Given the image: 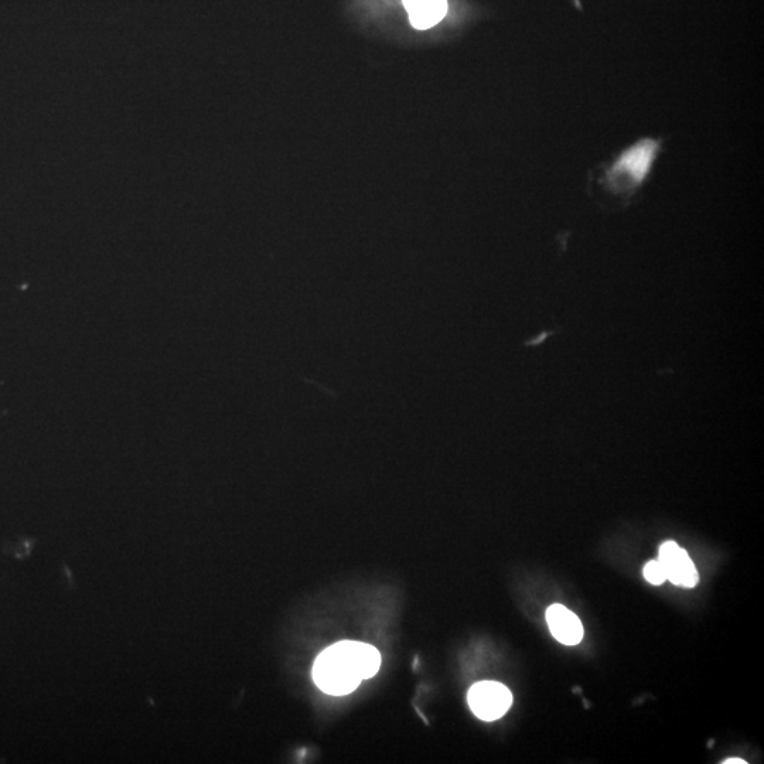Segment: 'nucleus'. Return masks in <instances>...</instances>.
<instances>
[{
	"mask_svg": "<svg viewBox=\"0 0 764 764\" xmlns=\"http://www.w3.org/2000/svg\"><path fill=\"white\" fill-rule=\"evenodd\" d=\"M644 578H646L651 585H661V583L667 581V575H665L663 565L660 564V561H650L644 566Z\"/></svg>",
	"mask_w": 764,
	"mask_h": 764,
	"instance_id": "0eeeda50",
	"label": "nucleus"
},
{
	"mask_svg": "<svg viewBox=\"0 0 764 764\" xmlns=\"http://www.w3.org/2000/svg\"><path fill=\"white\" fill-rule=\"evenodd\" d=\"M725 763L726 764H746L745 760L735 759V757H733V759L726 760Z\"/></svg>",
	"mask_w": 764,
	"mask_h": 764,
	"instance_id": "6e6552de",
	"label": "nucleus"
},
{
	"mask_svg": "<svg viewBox=\"0 0 764 764\" xmlns=\"http://www.w3.org/2000/svg\"><path fill=\"white\" fill-rule=\"evenodd\" d=\"M380 665L381 654L374 646L360 641H340L316 658L313 678L320 690L341 697L356 691L364 680L373 678Z\"/></svg>",
	"mask_w": 764,
	"mask_h": 764,
	"instance_id": "f257e3e1",
	"label": "nucleus"
},
{
	"mask_svg": "<svg viewBox=\"0 0 764 764\" xmlns=\"http://www.w3.org/2000/svg\"><path fill=\"white\" fill-rule=\"evenodd\" d=\"M657 143L653 141H644L634 148L624 152L617 160L615 173H623L629 176L634 182H641L646 177L651 163L656 158Z\"/></svg>",
	"mask_w": 764,
	"mask_h": 764,
	"instance_id": "39448f33",
	"label": "nucleus"
},
{
	"mask_svg": "<svg viewBox=\"0 0 764 764\" xmlns=\"http://www.w3.org/2000/svg\"><path fill=\"white\" fill-rule=\"evenodd\" d=\"M547 623L552 636L564 646H576L583 639L581 620L562 605H552L547 610Z\"/></svg>",
	"mask_w": 764,
	"mask_h": 764,
	"instance_id": "20e7f679",
	"label": "nucleus"
},
{
	"mask_svg": "<svg viewBox=\"0 0 764 764\" xmlns=\"http://www.w3.org/2000/svg\"><path fill=\"white\" fill-rule=\"evenodd\" d=\"M473 714L482 721L493 722L506 714L513 704V695L506 685L496 681H482L473 685L467 695Z\"/></svg>",
	"mask_w": 764,
	"mask_h": 764,
	"instance_id": "f03ea898",
	"label": "nucleus"
},
{
	"mask_svg": "<svg viewBox=\"0 0 764 764\" xmlns=\"http://www.w3.org/2000/svg\"><path fill=\"white\" fill-rule=\"evenodd\" d=\"M415 29L426 30L438 25L448 12V0H402Z\"/></svg>",
	"mask_w": 764,
	"mask_h": 764,
	"instance_id": "423d86ee",
	"label": "nucleus"
},
{
	"mask_svg": "<svg viewBox=\"0 0 764 764\" xmlns=\"http://www.w3.org/2000/svg\"><path fill=\"white\" fill-rule=\"evenodd\" d=\"M658 561L663 565L665 575L674 585L684 586V588H694L699 578L697 568L690 558V555L680 548V545L673 541L664 542L660 548V557Z\"/></svg>",
	"mask_w": 764,
	"mask_h": 764,
	"instance_id": "7ed1b4c3",
	"label": "nucleus"
}]
</instances>
